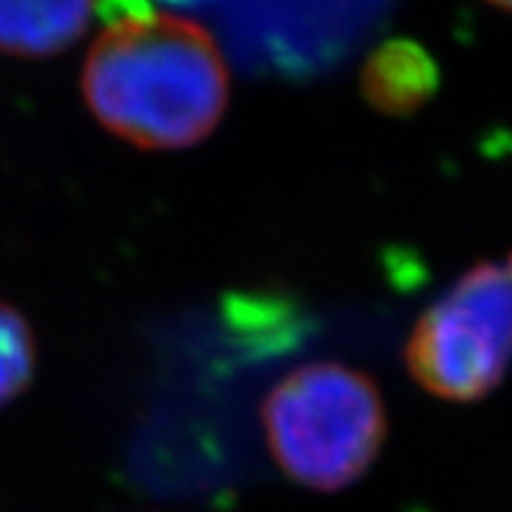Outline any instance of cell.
I'll return each mask as SVG.
<instances>
[{"mask_svg": "<svg viewBox=\"0 0 512 512\" xmlns=\"http://www.w3.org/2000/svg\"><path fill=\"white\" fill-rule=\"evenodd\" d=\"M81 89L115 136L142 149H183L207 139L223 118L228 68L196 21L149 14L102 32Z\"/></svg>", "mask_w": 512, "mask_h": 512, "instance_id": "cell-1", "label": "cell"}, {"mask_svg": "<svg viewBox=\"0 0 512 512\" xmlns=\"http://www.w3.org/2000/svg\"><path fill=\"white\" fill-rule=\"evenodd\" d=\"M262 424L277 465L317 492H337L361 479L387 434L377 384L330 361L280 379L262 403Z\"/></svg>", "mask_w": 512, "mask_h": 512, "instance_id": "cell-2", "label": "cell"}, {"mask_svg": "<svg viewBox=\"0 0 512 512\" xmlns=\"http://www.w3.org/2000/svg\"><path fill=\"white\" fill-rule=\"evenodd\" d=\"M411 377L437 398L479 400L512 366V254L481 262L426 309L405 345Z\"/></svg>", "mask_w": 512, "mask_h": 512, "instance_id": "cell-3", "label": "cell"}, {"mask_svg": "<svg viewBox=\"0 0 512 512\" xmlns=\"http://www.w3.org/2000/svg\"><path fill=\"white\" fill-rule=\"evenodd\" d=\"M95 0H0V53L50 58L84 37Z\"/></svg>", "mask_w": 512, "mask_h": 512, "instance_id": "cell-4", "label": "cell"}, {"mask_svg": "<svg viewBox=\"0 0 512 512\" xmlns=\"http://www.w3.org/2000/svg\"><path fill=\"white\" fill-rule=\"evenodd\" d=\"M439 87V66L416 40L382 42L361 71L364 97L382 113L408 115L418 110Z\"/></svg>", "mask_w": 512, "mask_h": 512, "instance_id": "cell-5", "label": "cell"}, {"mask_svg": "<svg viewBox=\"0 0 512 512\" xmlns=\"http://www.w3.org/2000/svg\"><path fill=\"white\" fill-rule=\"evenodd\" d=\"M34 337L27 319L0 301V408L27 390L34 377Z\"/></svg>", "mask_w": 512, "mask_h": 512, "instance_id": "cell-6", "label": "cell"}, {"mask_svg": "<svg viewBox=\"0 0 512 512\" xmlns=\"http://www.w3.org/2000/svg\"><path fill=\"white\" fill-rule=\"evenodd\" d=\"M162 3H170V6H176V8H202V6H209L212 0H162Z\"/></svg>", "mask_w": 512, "mask_h": 512, "instance_id": "cell-7", "label": "cell"}, {"mask_svg": "<svg viewBox=\"0 0 512 512\" xmlns=\"http://www.w3.org/2000/svg\"><path fill=\"white\" fill-rule=\"evenodd\" d=\"M497 8H505V11H512V0H489Z\"/></svg>", "mask_w": 512, "mask_h": 512, "instance_id": "cell-8", "label": "cell"}]
</instances>
